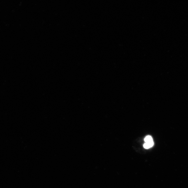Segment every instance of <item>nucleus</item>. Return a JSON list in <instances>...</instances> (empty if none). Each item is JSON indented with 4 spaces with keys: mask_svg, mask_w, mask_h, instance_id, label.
Returning a JSON list of instances; mask_svg holds the SVG:
<instances>
[{
    "mask_svg": "<svg viewBox=\"0 0 188 188\" xmlns=\"http://www.w3.org/2000/svg\"><path fill=\"white\" fill-rule=\"evenodd\" d=\"M145 143H150V142H153V139L152 138L150 135H148L146 136L144 139Z\"/></svg>",
    "mask_w": 188,
    "mask_h": 188,
    "instance_id": "f03ea898",
    "label": "nucleus"
},
{
    "mask_svg": "<svg viewBox=\"0 0 188 188\" xmlns=\"http://www.w3.org/2000/svg\"><path fill=\"white\" fill-rule=\"evenodd\" d=\"M154 145V142H152L150 143H145L144 144V147L145 148V149H148L151 148Z\"/></svg>",
    "mask_w": 188,
    "mask_h": 188,
    "instance_id": "f257e3e1",
    "label": "nucleus"
}]
</instances>
